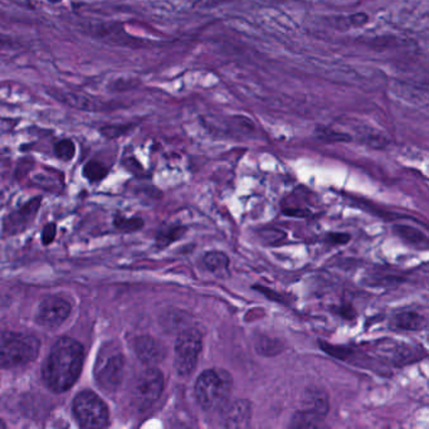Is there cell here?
Wrapping results in <instances>:
<instances>
[{
    "mask_svg": "<svg viewBox=\"0 0 429 429\" xmlns=\"http://www.w3.org/2000/svg\"><path fill=\"white\" fill-rule=\"evenodd\" d=\"M232 389V377L224 370L209 369L198 377L195 397L205 411L221 409L226 406Z\"/></svg>",
    "mask_w": 429,
    "mask_h": 429,
    "instance_id": "cell-2",
    "label": "cell"
},
{
    "mask_svg": "<svg viewBox=\"0 0 429 429\" xmlns=\"http://www.w3.org/2000/svg\"><path fill=\"white\" fill-rule=\"evenodd\" d=\"M302 411L313 414L315 417L324 421L329 412V399L327 395L319 389H308L302 401Z\"/></svg>",
    "mask_w": 429,
    "mask_h": 429,
    "instance_id": "cell-12",
    "label": "cell"
},
{
    "mask_svg": "<svg viewBox=\"0 0 429 429\" xmlns=\"http://www.w3.org/2000/svg\"><path fill=\"white\" fill-rule=\"evenodd\" d=\"M41 344L28 334L0 332V368L27 365L38 356Z\"/></svg>",
    "mask_w": 429,
    "mask_h": 429,
    "instance_id": "cell-3",
    "label": "cell"
},
{
    "mask_svg": "<svg viewBox=\"0 0 429 429\" xmlns=\"http://www.w3.org/2000/svg\"><path fill=\"white\" fill-rule=\"evenodd\" d=\"M393 324L401 330H422L425 326V320L418 313L404 311L395 315Z\"/></svg>",
    "mask_w": 429,
    "mask_h": 429,
    "instance_id": "cell-13",
    "label": "cell"
},
{
    "mask_svg": "<svg viewBox=\"0 0 429 429\" xmlns=\"http://www.w3.org/2000/svg\"><path fill=\"white\" fill-rule=\"evenodd\" d=\"M73 414L82 428H104L109 423V409L92 392H82L73 400Z\"/></svg>",
    "mask_w": 429,
    "mask_h": 429,
    "instance_id": "cell-7",
    "label": "cell"
},
{
    "mask_svg": "<svg viewBox=\"0 0 429 429\" xmlns=\"http://www.w3.org/2000/svg\"><path fill=\"white\" fill-rule=\"evenodd\" d=\"M203 263L210 272L226 274L229 266V258L222 252H209L204 255Z\"/></svg>",
    "mask_w": 429,
    "mask_h": 429,
    "instance_id": "cell-14",
    "label": "cell"
},
{
    "mask_svg": "<svg viewBox=\"0 0 429 429\" xmlns=\"http://www.w3.org/2000/svg\"><path fill=\"white\" fill-rule=\"evenodd\" d=\"M250 421V404L247 400L241 399L226 406L223 413V427L226 428H243L248 427Z\"/></svg>",
    "mask_w": 429,
    "mask_h": 429,
    "instance_id": "cell-11",
    "label": "cell"
},
{
    "mask_svg": "<svg viewBox=\"0 0 429 429\" xmlns=\"http://www.w3.org/2000/svg\"><path fill=\"white\" fill-rule=\"evenodd\" d=\"M71 305L61 297H48L42 301L37 313V319L41 325L56 329L62 325L70 316Z\"/></svg>",
    "mask_w": 429,
    "mask_h": 429,
    "instance_id": "cell-9",
    "label": "cell"
},
{
    "mask_svg": "<svg viewBox=\"0 0 429 429\" xmlns=\"http://www.w3.org/2000/svg\"><path fill=\"white\" fill-rule=\"evenodd\" d=\"M369 17L365 13H356L348 17H340L337 19V28L342 30H350V28H358L368 23Z\"/></svg>",
    "mask_w": 429,
    "mask_h": 429,
    "instance_id": "cell-15",
    "label": "cell"
},
{
    "mask_svg": "<svg viewBox=\"0 0 429 429\" xmlns=\"http://www.w3.org/2000/svg\"><path fill=\"white\" fill-rule=\"evenodd\" d=\"M125 358L117 348L110 346L101 350L95 366V377L104 392H115L123 379Z\"/></svg>",
    "mask_w": 429,
    "mask_h": 429,
    "instance_id": "cell-5",
    "label": "cell"
},
{
    "mask_svg": "<svg viewBox=\"0 0 429 429\" xmlns=\"http://www.w3.org/2000/svg\"><path fill=\"white\" fill-rule=\"evenodd\" d=\"M135 353L146 366L160 364L167 356V349L162 342L151 337H140L135 340Z\"/></svg>",
    "mask_w": 429,
    "mask_h": 429,
    "instance_id": "cell-10",
    "label": "cell"
},
{
    "mask_svg": "<svg viewBox=\"0 0 429 429\" xmlns=\"http://www.w3.org/2000/svg\"><path fill=\"white\" fill-rule=\"evenodd\" d=\"M54 154L57 155L59 159L64 162H70L73 159L75 154V143L70 139H64L59 141L54 145Z\"/></svg>",
    "mask_w": 429,
    "mask_h": 429,
    "instance_id": "cell-19",
    "label": "cell"
},
{
    "mask_svg": "<svg viewBox=\"0 0 429 429\" xmlns=\"http://www.w3.org/2000/svg\"><path fill=\"white\" fill-rule=\"evenodd\" d=\"M48 93L61 104H67L75 110L86 111V112H109L123 107V104L120 101H104L86 93L66 92L54 88L49 90Z\"/></svg>",
    "mask_w": 429,
    "mask_h": 429,
    "instance_id": "cell-8",
    "label": "cell"
},
{
    "mask_svg": "<svg viewBox=\"0 0 429 429\" xmlns=\"http://www.w3.org/2000/svg\"><path fill=\"white\" fill-rule=\"evenodd\" d=\"M255 350L257 353H260L265 356H272V355L279 354L282 350V345L279 340H274L271 337H260L255 342Z\"/></svg>",
    "mask_w": 429,
    "mask_h": 429,
    "instance_id": "cell-16",
    "label": "cell"
},
{
    "mask_svg": "<svg viewBox=\"0 0 429 429\" xmlns=\"http://www.w3.org/2000/svg\"><path fill=\"white\" fill-rule=\"evenodd\" d=\"M318 138H319L320 140H324V141H342V140H350V136H348V135L337 133V131H332V130H329V128H325V130H318Z\"/></svg>",
    "mask_w": 429,
    "mask_h": 429,
    "instance_id": "cell-24",
    "label": "cell"
},
{
    "mask_svg": "<svg viewBox=\"0 0 429 429\" xmlns=\"http://www.w3.org/2000/svg\"><path fill=\"white\" fill-rule=\"evenodd\" d=\"M138 85H139V81L120 78V80H116V81L111 82L110 85H109V90H111V91H119V92H122V91H128V90L136 87Z\"/></svg>",
    "mask_w": 429,
    "mask_h": 429,
    "instance_id": "cell-23",
    "label": "cell"
},
{
    "mask_svg": "<svg viewBox=\"0 0 429 429\" xmlns=\"http://www.w3.org/2000/svg\"><path fill=\"white\" fill-rule=\"evenodd\" d=\"M83 175L91 181H99L107 175V168L99 162H88L83 168Z\"/></svg>",
    "mask_w": 429,
    "mask_h": 429,
    "instance_id": "cell-20",
    "label": "cell"
},
{
    "mask_svg": "<svg viewBox=\"0 0 429 429\" xmlns=\"http://www.w3.org/2000/svg\"><path fill=\"white\" fill-rule=\"evenodd\" d=\"M203 348V337L197 329L181 331L175 344L174 368L179 377H189L197 368Z\"/></svg>",
    "mask_w": 429,
    "mask_h": 429,
    "instance_id": "cell-6",
    "label": "cell"
},
{
    "mask_svg": "<svg viewBox=\"0 0 429 429\" xmlns=\"http://www.w3.org/2000/svg\"><path fill=\"white\" fill-rule=\"evenodd\" d=\"M49 3H53V4H56V3H59V1H62V0H48Z\"/></svg>",
    "mask_w": 429,
    "mask_h": 429,
    "instance_id": "cell-25",
    "label": "cell"
},
{
    "mask_svg": "<svg viewBox=\"0 0 429 429\" xmlns=\"http://www.w3.org/2000/svg\"><path fill=\"white\" fill-rule=\"evenodd\" d=\"M395 232L401 237L406 238V241H409L411 243L421 244L422 242H425V236H423L419 231L413 229L411 226H395Z\"/></svg>",
    "mask_w": 429,
    "mask_h": 429,
    "instance_id": "cell-21",
    "label": "cell"
},
{
    "mask_svg": "<svg viewBox=\"0 0 429 429\" xmlns=\"http://www.w3.org/2000/svg\"><path fill=\"white\" fill-rule=\"evenodd\" d=\"M83 365V348L71 337H61L53 345L43 368V379L48 388L64 393L77 382Z\"/></svg>",
    "mask_w": 429,
    "mask_h": 429,
    "instance_id": "cell-1",
    "label": "cell"
},
{
    "mask_svg": "<svg viewBox=\"0 0 429 429\" xmlns=\"http://www.w3.org/2000/svg\"><path fill=\"white\" fill-rule=\"evenodd\" d=\"M184 233V228H180V226H174V228H170L168 232H164L159 236L157 238V242L159 246H167L170 244L175 239H179L180 236Z\"/></svg>",
    "mask_w": 429,
    "mask_h": 429,
    "instance_id": "cell-22",
    "label": "cell"
},
{
    "mask_svg": "<svg viewBox=\"0 0 429 429\" xmlns=\"http://www.w3.org/2000/svg\"><path fill=\"white\" fill-rule=\"evenodd\" d=\"M164 375L155 366H147L133 380L131 399L140 411H147L163 394Z\"/></svg>",
    "mask_w": 429,
    "mask_h": 429,
    "instance_id": "cell-4",
    "label": "cell"
},
{
    "mask_svg": "<svg viewBox=\"0 0 429 429\" xmlns=\"http://www.w3.org/2000/svg\"><path fill=\"white\" fill-rule=\"evenodd\" d=\"M133 128V123H112V125H104L99 128L101 135H104L106 139H117L125 133H130Z\"/></svg>",
    "mask_w": 429,
    "mask_h": 429,
    "instance_id": "cell-18",
    "label": "cell"
},
{
    "mask_svg": "<svg viewBox=\"0 0 429 429\" xmlns=\"http://www.w3.org/2000/svg\"><path fill=\"white\" fill-rule=\"evenodd\" d=\"M322 419L315 417L310 413L301 411V412H297L295 414V417L292 418V422H291V427H295V428H313V427H319L320 422Z\"/></svg>",
    "mask_w": 429,
    "mask_h": 429,
    "instance_id": "cell-17",
    "label": "cell"
}]
</instances>
